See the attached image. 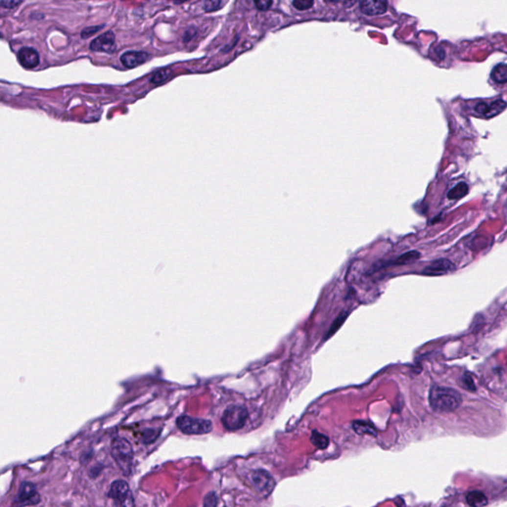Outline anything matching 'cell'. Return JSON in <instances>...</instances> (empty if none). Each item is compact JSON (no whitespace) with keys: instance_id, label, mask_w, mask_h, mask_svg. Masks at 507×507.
Segmentation results:
<instances>
[{"instance_id":"obj_1","label":"cell","mask_w":507,"mask_h":507,"mask_svg":"<svg viewBox=\"0 0 507 507\" xmlns=\"http://www.w3.org/2000/svg\"><path fill=\"white\" fill-rule=\"evenodd\" d=\"M429 403L436 412H452L461 405V396L453 389L434 386L430 390Z\"/></svg>"},{"instance_id":"obj_2","label":"cell","mask_w":507,"mask_h":507,"mask_svg":"<svg viewBox=\"0 0 507 507\" xmlns=\"http://www.w3.org/2000/svg\"><path fill=\"white\" fill-rule=\"evenodd\" d=\"M111 456L124 474H130L134 459V452L128 440L115 438L111 443Z\"/></svg>"},{"instance_id":"obj_3","label":"cell","mask_w":507,"mask_h":507,"mask_svg":"<svg viewBox=\"0 0 507 507\" xmlns=\"http://www.w3.org/2000/svg\"><path fill=\"white\" fill-rule=\"evenodd\" d=\"M177 426L185 435H203L212 431L211 421L188 415L180 416L177 419Z\"/></svg>"},{"instance_id":"obj_4","label":"cell","mask_w":507,"mask_h":507,"mask_svg":"<svg viewBox=\"0 0 507 507\" xmlns=\"http://www.w3.org/2000/svg\"><path fill=\"white\" fill-rule=\"evenodd\" d=\"M247 418L248 412L245 407L232 405L224 411L221 421L225 429L229 431H237L245 426Z\"/></svg>"},{"instance_id":"obj_5","label":"cell","mask_w":507,"mask_h":507,"mask_svg":"<svg viewBox=\"0 0 507 507\" xmlns=\"http://www.w3.org/2000/svg\"><path fill=\"white\" fill-rule=\"evenodd\" d=\"M108 496L121 507H134V496L132 490L127 482L123 480H117L112 483Z\"/></svg>"},{"instance_id":"obj_6","label":"cell","mask_w":507,"mask_h":507,"mask_svg":"<svg viewBox=\"0 0 507 507\" xmlns=\"http://www.w3.org/2000/svg\"><path fill=\"white\" fill-rule=\"evenodd\" d=\"M41 500L40 494L37 491L35 484L31 483H23L20 486L19 492L15 498L17 506L35 505Z\"/></svg>"},{"instance_id":"obj_7","label":"cell","mask_w":507,"mask_h":507,"mask_svg":"<svg viewBox=\"0 0 507 507\" xmlns=\"http://www.w3.org/2000/svg\"><path fill=\"white\" fill-rule=\"evenodd\" d=\"M90 49L93 52L114 53L116 49L115 34L112 31H107L97 38H95L90 45Z\"/></svg>"},{"instance_id":"obj_8","label":"cell","mask_w":507,"mask_h":507,"mask_svg":"<svg viewBox=\"0 0 507 507\" xmlns=\"http://www.w3.org/2000/svg\"><path fill=\"white\" fill-rule=\"evenodd\" d=\"M251 480L253 484L262 493H270L276 485L274 478L267 471L263 470L254 472L251 476Z\"/></svg>"},{"instance_id":"obj_9","label":"cell","mask_w":507,"mask_h":507,"mask_svg":"<svg viewBox=\"0 0 507 507\" xmlns=\"http://www.w3.org/2000/svg\"><path fill=\"white\" fill-rule=\"evenodd\" d=\"M507 106V103L501 99H497L494 101H491L489 103L487 102H479L475 105V111L476 113L480 114L481 116L484 118H491L496 115H498L500 112H502Z\"/></svg>"},{"instance_id":"obj_10","label":"cell","mask_w":507,"mask_h":507,"mask_svg":"<svg viewBox=\"0 0 507 507\" xmlns=\"http://www.w3.org/2000/svg\"><path fill=\"white\" fill-rule=\"evenodd\" d=\"M150 55L143 51H127L125 52L121 58L120 61L122 65L127 69H133L136 67H139L143 64H145L147 61H149Z\"/></svg>"},{"instance_id":"obj_11","label":"cell","mask_w":507,"mask_h":507,"mask_svg":"<svg viewBox=\"0 0 507 507\" xmlns=\"http://www.w3.org/2000/svg\"><path fill=\"white\" fill-rule=\"evenodd\" d=\"M17 59L20 65L25 69H35L40 63L38 52L31 47H23L17 53Z\"/></svg>"},{"instance_id":"obj_12","label":"cell","mask_w":507,"mask_h":507,"mask_svg":"<svg viewBox=\"0 0 507 507\" xmlns=\"http://www.w3.org/2000/svg\"><path fill=\"white\" fill-rule=\"evenodd\" d=\"M454 271H455V265L452 262H450L449 260L441 259V260L435 261L431 265H429L423 271V275L429 276V277H438V276L447 275Z\"/></svg>"},{"instance_id":"obj_13","label":"cell","mask_w":507,"mask_h":507,"mask_svg":"<svg viewBox=\"0 0 507 507\" xmlns=\"http://www.w3.org/2000/svg\"><path fill=\"white\" fill-rule=\"evenodd\" d=\"M360 9L364 14L374 16L387 12L388 2L383 0H364L360 3Z\"/></svg>"},{"instance_id":"obj_14","label":"cell","mask_w":507,"mask_h":507,"mask_svg":"<svg viewBox=\"0 0 507 507\" xmlns=\"http://www.w3.org/2000/svg\"><path fill=\"white\" fill-rule=\"evenodd\" d=\"M467 502L471 507H484L487 504V497L482 491H471L467 495Z\"/></svg>"},{"instance_id":"obj_15","label":"cell","mask_w":507,"mask_h":507,"mask_svg":"<svg viewBox=\"0 0 507 507\" xmlns=\"http://www.w3.org/2000/svg\"><path fill=\"white\" fill-rule=\"evenodd\" d=\"M469 191V187L467 185V184L464 183H460L458 184L457 185H455L447 194L448 198L451 199V200H458V199H461L462 198L463 196H466L467 193Z\"/></svg>"},{"instance_id":"obj_16","label":"cell","mask_w":507,"mask_h":507,"mask_svg":"<svg viewBox=\"0 0 507 507\" xmlns=\"http://www.w3.org/2000/svg\"><path fill=\"white\" fill-rule=\"evenodd\" d=\"M491 77L495 82L504 83L507 81V65L501 64L496 66L491 71Z\"/></svg>"},{"instance_id":"obj_17","label":"cell","mask_w":507,"mask_h":507,"mask_svg":"<svg viewBox=\"0 0 507 507\" xmlns=\"http://www.w3.org/2000/svg\"><path fill=\"white\" fill-rule=\"evenodd\" d=\"M171 75H172V70L170 69H161L152 75V77L150 78V81L154 84H161L170 78Z\"/></svg>"},{"instance_id":"obj_18","label":"cell","mask_w":507,"mask_h":507,"mask_svg":"<svg viewBox=\"0 0 507 507\" xmlns=\"http://www.w3.org/2000/svg\"><path fill=\"white\" fill-rule=\"evenodd\" d=\"M311 442L313 443L314 446H316L317 448L319 449H326L329 445V439L327 436L317 432V431H313L312 432V436H311Z\"/></svg>"},{"instance_id":"obj_19","label":"cell","mask_w":507,"mask_h":507,"mask_svg":"<svg viewBox=\"0 0 507 507\" xmlns=\"http://www.w3.org/2000/svg\"><path fill=\"white\" fill-rule=\"evenodd\" d=\"M420 258V253L417 252V251H410V252H407L405 254H403V255H401L395 262L396 265H405V264H409V263H412L416 260H418Z\"/></svg>"},{"instance_id":"obj_20","label":"cell","mask_w":507,"mask_h":507,"mask_svg":"<svg viewBox=\"0 0 507 507\" xmlns=\"http://www.w3.org/2000/svg\"><path fill=\"white\" fill-rule=\"evenodd\" d=\"M104 28V25H99V26H92V27H87L84 28L82 31H81V38L82 39H88L90 37H92V35H94L95 33L99 32L101 29Z\"/></svg>"},{"instance_id":"obj_21","label":"cell","mask_w":507,"mask_h":507,"mask_svg":"<svg viewBox=\"0 0 507 507\" xmlns=\"http://www.w3.org/2000/svg\"><path fill=\"white\" fill-rule=\"evenodd\" d=\"M292 4L298 10L303 11L311 8V6L313 5V1H310V0H294Z\"/></svg>"},{"instance_id":"obj_22","label":"cell","mask_w":507,"mask_h":507,"mask_svg":"<svg viewBox=\"0 0 507 507\" xmlns=\"http://www.w3.org/2000/svg\"><path fill=\"white\" fill-rule=\"evenodd\" d=\"M217 504V496L214 492H209L204 498L203 507H215Z\"/></svg>"},{"instance_id":"obj_23","label":"cell","mask_w":507,"mask_h":507,"mask_svg":"<svg viewBox=\"0 0 507 507\" xmlns=\"http://www.w3.org/2000/svg\"><path fill=\"white\" fill-rule=\"evenodd\" d=\"M159 434H160V432L155 430V429H147V430H145V432H144V442L145 443H150V442L155 441L158 438Z\"/></svg>"},{"instance_id":"obj_24","label":"cell","mask_w":507,"mask_h":507,"mask_svg":"<svg viewBox=\"0 0 507 507\" xmlns=\"http://www.w3.org/2000/svg\"><path fill=\"white\" fill-rule=\"evenodd\" d=\"M223 5V3L221 1H206L204 2V11L206 12H212L214 10H217L219 9L221 6Z\"/></svg>"},{"instance_id":"obj_25","label":"cell","mask_w":507,"mask_h":507,"mask_svg":"<svg viewBox=\"0 0 507 507\" xmlns=\"http://www.w3.org/2000/svg\"><path fill=\"white\" fill-rule=\"evenodd\" d=\"M462 384H463L464 388H466L469 391L475 392L477 390L473 377L470 374H468V373H466V374L463 375V377H462Z\"/></svg>"},{"instance_id":"obj_26","label":"cell","mask_w":507,"mask_h":507,"mask_svg":"<svg viewBox=\"0 0 507 507\" xmlns=\"http://www.w3.org/2000/svg\"><path fill=\"white\" fill-rule=\"evenodd\" d=\"M347 315H348V313H346L345 315L343 314V315H341V316H340L339 318H338V320H337V319L335 320L334 324L332 325L331 329L329 330V333H328V335L326 336L327 338H329V336H331V335H332L333 333H335V332H336V330H338V328H339V327H340V326H341V325L343 324V322L345 321V319H346Z\"/></svg>"},{"instance_id":"obj_27","label":"cell","mask_w":507,"mask_h":507,"mask_svg":"<svg viewBox=\"0 0 507 507\" xmlns=\"http://www.w3.org/2000/svg\"><path fill=\"white\" fill-rule=\"evenodd\" d=\"M354 429L358 433H364V430H367V432L370 433V430H371V428H369V425L367 423H364V422H355Z\"/></svg>"},{"instance_id":"obj_28","label":"cell","mask_w":507,"mask_h":507,"mask_svg":"<svg viewBox=\"0 0 507 507\" xmlns=\"http://www.w3.org/2000/svg\"><path fill=\"white\" fill-rule=\"evenodd\" d=\"M22 3H23L22 0H20V1H1L0 5L2 6V8H5V9H14V8L18 7L19 5H21Z\"/></svg>"},{"instance_id":"obj_29","label":"cell","mask_w":507,"mask_h":507,"mask_svg":"<svg viewBox=\"0 0 507 507\" xmlns=\"http://www.w3.org/2000/svg\"><path fill=\"white\" fill-rule=\"evenodd\" d=\"M256 5V7L259 9V10H262V11H265V10H268L270 8V6L272 5V1H265V0H259V1H255L254 2Z\"/></svg>"}]
</instances>
